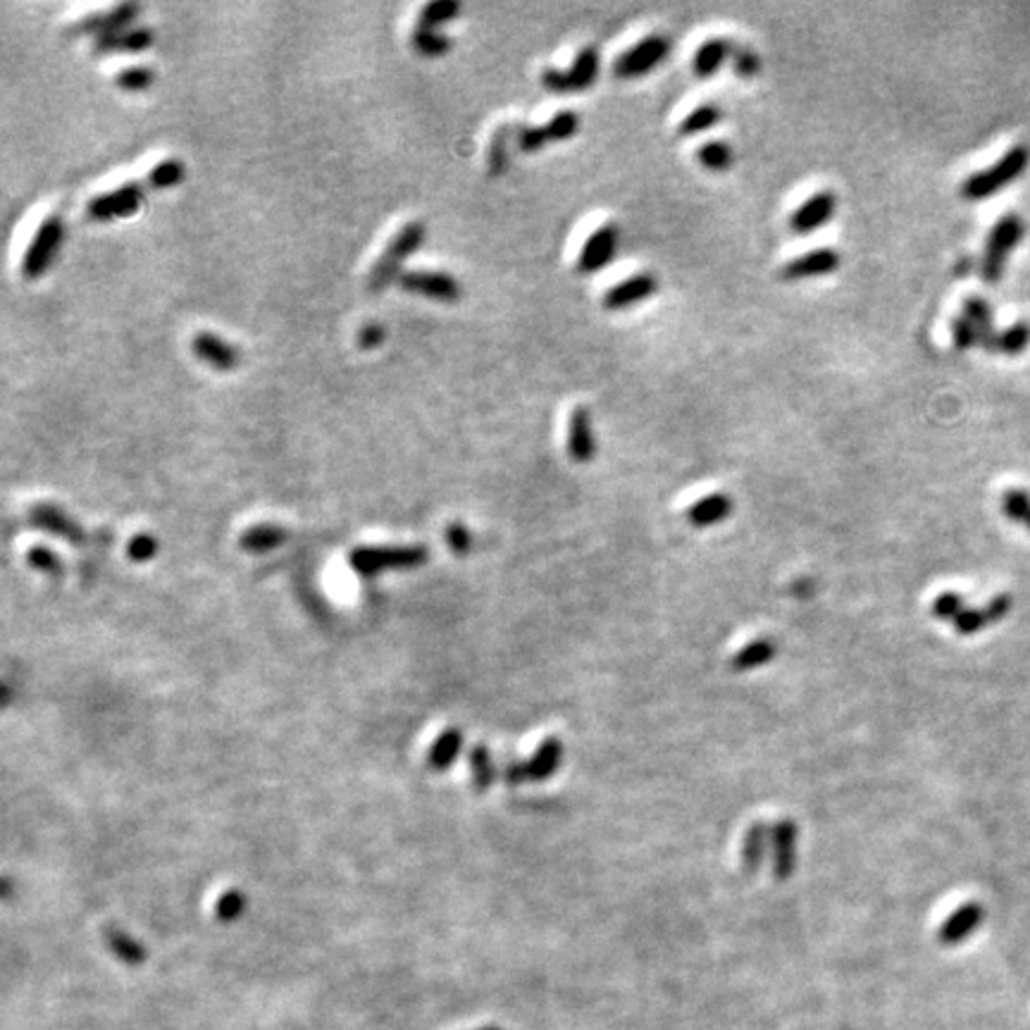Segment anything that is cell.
I'll use <instances>...</instances> for the list:
<instances>
[{
	"mask_svg": "<svg viewBox=\"0 0 1030 1030\" xmlns=\"http://www.w3.org/2000/svg\"><path fill=\"white\" fill-rule=\"evenodd\" d=\"M1030 163V151L1026 146H1014L1009 148L1007 153L1002 155L992 167H985V170L976 172L961 184V196L966 201H983V198H990L1000 194L1004 186L1014 184Z\"/></svg>",
	"mask_w": 1030,
	"mask_h": 1030,
	"instance_id": "1",
	"label": "cell"
},
{
	"mask_svg": "<svg viewBox=\"0 0 1030 1030\" xmlns=\"http://www.w3.org/2000/svg\"><path fill=\"white\" fill-rule=\"evenodd\" d=\"M425 239V225L423 222H406L399 232L389 239V244L384 246L382 256L375 260L368 272V289L370 291H382L387 289L389 282H399L403 275L401 268L406 263V258L415 253V248L423 244Z\"/></svg>",
	"mask_w": 1030,
	"mask_h": 1030,
	"instance_id": "2",
	"label": "cell"
},
{
	"mask_svg": "<svg viewBox=\"0 0 1030 1030\" xmlns=\"http://www.w3.org/2000/svg\"><path fill=\"white\" fill-rule=\"evenodd\" d=\"M430 549L427 546L408 544V546H356L349 554V566L358 575L372 577L389 568H415L423 566L427 561Z\"/></svg>",
	"mask_w": 1030,
	"mask_h": 1030,
	"instance_id": "3",
	"label": "cell"
},
{
	"mask_svg": "<svg viewBox=\"0 0 1030 1030\" xmlns=\"http://www.w3.org/2000/svg\"><path fill=\"white\" fill-rule=\"evenodd\" d=\"M1023 234H1026V225H1023V220L1016 213H1009L1004 215L1002 220H997V225L990 229L988 244H985L983 253V263H980V275H983L985 282H1000L1009 253L1019 246Z\"/></svg>",
	"mask_w": 1030,
	"mask_h": 1030,
	"instance_id": "4",
	"label": "cell"
},
{
	"mask_svg": "<svg viewBox=\"0 0 1030 1030\" xmlns=\"http://www.w3.org/2000/svg\"><path fill=\"white\" fill-rule=\"evenodd\" d=\"M62 241V217L60 215H48L43 217L39 229L31 237L27 251H24L20 272L24 279H36L46 272L48 265L58 251Z\"/></svg>",
	"mask_w": 1030,
	"mask_h": 1030,
	"instance_id": "5",
	"label": "cell"
},
{
	"mask_svg": "<svg viewBox=\"0 0 1030 1030\" xmlns=\"http://www.w3.org/2000/svg\"><path fill=\"white\" fill-rule=\"evenodd\" d=\"M670 53V41L668 36L663 34H649L644 36L642 41H637L635 46H630L628 51H623L613 62V72L620 79H635L642 77L659 67L663 60L668 58Z\"/></svg>",
	"mask_w": 1030,
	"mask_h": 1030,
	"instance_id": "6",
	"label": "cell"
},
{
	"mask_svg": "<svg viewBox=\"0 0 1030 1030\" xmlns=\"http://www.w3.org/2000/svg\"><path fill=\"white\" fill-rule=\"evenodd\" d=\"M151 189L148 179H134V182H124L117 186V189L105 191V194L93 196L86 206V213H89L91 220H113V217H127L136 213L141 198H144V191Z\"/></svg>",
	"mask_w": 1030,
	"mask_h": 1030,
	"instance_id": "7",
	"label": "cell"
},
{
	"mask_svg": "<svg viewBox=\"0 0 1030 1030\" xmlns=\"http://www.w3.org/2000/svg\"><path fill=\"white\" fill-rule=\"evenodd\" d=\"M399 287L432 301H456L461 296V284L449 272L439 270H406L399 277Z\"/></svg>",
	"mask_w": 1030,
	"mask_h": 1030,
	"instance_id": "8",
	"label": "cell"
},
{
	"mask_svg": "<svg viewBox=\"0 0 1030 1030\" xmlns=\"http://www.w3.org/2000/svg\"><path fill=\"white\" fill-rule=\"evenodd\" d=\"M620 232L616 222H606L601 225L597 232H592L582 246L580 256H577V270L585 272V275H594V272L604 270L613 258H616L618 251Z\"/></svg>",
	"mask_w": 1030,
	"mask_h": 1030,
	"instance_id": "9",
	"label": "cell"
},
{
	"mask_svg": "<svg viewBox=\"0 0 1030 1030\" xmlns=\"http://www.w3.org/2000/svg\"><path fill=\"white\" fill-rule=\"evenodd\" d=\"M139 12V3H120L115 5V8L91 12V15L82 17V20L72 24L70 31H77V34H93L98 39V36H108L115 34V31L129 29L136 17H139Z\"/></svg>",
	"mask_w": 1030,
	"mask_h": 1030,
	"instance_id": "10",
	"label": "cell"
},
{
	"mask_svg": "<svg viewBox=\"0 0 1030 1030\" xmlns=\"http://www.w3.org/2000/svg\"><path fill=\"white\" fill-rule=\"evenodd\" d=\"M837 198L830 189H823L814 194L811 198L799 206L790 215V227L794 234H811L816 232L818 227H823L825 222H830V217L835 215Z\"/></svg>",
	"mask_w": 1030,
	"mask_h": 1030,
	"instance_id": "11",
	"label": "cell"
},
{
	"mask_svg": "<svg viewBox=\"0 0 1030 1030\" xmlns=\"http://www.w3.org/2000/svg\"><path fill=\"white\" fill-rule=\"evenodd\" d=\"M29 520L39 530L51 532V535L65 539L70 544H84L86 539L82 525L74 523L70 515L55 504H34L29 511Z\"/></svg>",
	"mask_w": 1030,
	"mask_h": 1030,
	"instance_id": "12",
	"label": "cell"
},
{
	"mask_svg": "<svg viewBox=\"0 0 1030 1030\" xmlns=\"http://www.w3.org/2000/svg\"><path fill=\"white\" fill-rule=\"evenodd\" d=\"M771 847L775 880L785 883L794 873V868H797V825H794L792 818H783V821L775 825L771 835Z\"/></svg>",
	"mask_w": 1030,
	"mask_h": 1030,
	"instance_id": "13",
	"label": "cell"
},
{
	"mask_svg": "<svg viewBox=\"0 0 1030 1030\" xmlns=\"http://www.w3.org/2000/svg\"><path fill=\"white\" fill-rule=\"evenodd\" d=\"M568 454L577 463H589L597 456V439H594L592 415L585 406H577L568 418Z\"/></svg>",
	"mask_w": 1030,
	"mask_h": 1030,
	"instance_id": "14",
	"label": "cell"
},
{
	"mask_svg": "<svg viewBox=\"0 0 1030 1030\" xmlns=\"http://www.w3.org/2000/svg\"><path fill=\"white\" fill-rule=\"evenodd\" d=\"M840 263H842V256L835 251V248H830V246L814 248V251L790 260V263L783 268V277L792 279L794 282V279L833 275V272L840 268Z\"/></svg>",
	"mask_w": 1030,
	"mask_h": 1030,
	"instance_id": "15",
	"label": "cell"
},
{
	"mask_svg": "<svg viewBox=\"0 0 1030 1030\" xmlns=\"http://www.w3.org/2000/svg\"><path fill=\"white\" fill-rule=\"evenodd\" d=\"M656 289H659V282H656L654 275H647V272H642V275H632L628 279H623V282H618L616 287H611L604 294V308L608 310H625L630 306H635V303L649 299V296L656 294Z\"/></svg>",
	"mask_w": 1030,
	"mask_h": 1030,
	"instance_id": "16",
	"label": "cell"
},
{
	"mask_svg": "<svg viewBox=\"0 0 1030 1030\" xmlns=\"http://www.w3.org/2000/svg\"><path fill=\"white\" fill-rule=\"evenodd\" d=\"M985 909L980 907L978 902H969L964 907H959L952 916H947V921L940 926L938 940L945 947L961 945L964 940H969L976 930L983 926Z\"/></svg>",
	"mask_w": 1030,
	"mask_h": 1030,
	"instance_id": "17",
	"label": "cell"
},
{
	"mask_svg": "<svg viewBox=\"0 0 1030 1030\" xmlns=\"http://www.w3.org/2000/svg\"><path fill=\"white\" fill-rule=\"evenodd\" d=\"M191 349L203 363L215 370H234L239 365V351L215 332H198L191 339Z\"/></svg>",
	"mask_w": 1030,
	"mask_h": 1030,
	"instance_id": "18",
	"label": "cell"
},
{
	"mask_svg": "<svg viewBox=\"0 0 1030 1030\" xmlns=\"http://www.w3.org/2000/svg\"><path fill=\"white\" fill-rule=\"evenodd\" d=\"M964 318L971 320V325L976 327L978 341L988 353L1000 351V337L1002 332H997L995 327V315H992L990 303L980 296H969L964 301Z\"/></svg>",
	"mask_w": 1030,
	"mask_h": 1030,
	"instance_id": "19",
	"label": "cell"
},
{
	"mask_svg": "<svg viewBox=\"0 0 1030 1030\" xmlns=\"http://www.w3.org/2000/svg\"><path fill=\"white\" fill-rule=\"evenodd\" d=\"M153 43V29L144 27V24H134V27L115 31V34L98 36L93 39V51L96 53H113V51H124V53H139L146 51Z\"/></svg>",
	"mask_w": 1030,
	"mask_h": 1030,
	"instance_id": "20",
	"label": "cell"
},
{
	"mask_svg": "<svg viewBox=\"0 0 1030 1030\" xmlns=\"http://www.w3.org/2000/svg\"><path fill=\"white\" fill-rule=\"evenodd\" d=\"M732 48H735V43L725 36H713V39L701 43L692 60L694 74L701 79L716 74L725 65V60L732 58Z\"/></svg>",
	"mask_w": 1030,
	"mask_h": 1030,
	"instance_id": "21",
	"label": "cell"
},
{
	"mask_svg": "<svg viewBox=\"0 0 1030 1030\" xmlns=\"http://www.w3.org/2000/svg\"><path fill=\"white\" fill-rule=\"evenodd\" d=\"M563 761V744L558 737H546V740L539 744L535 754L527 759V778L532 783H544L546 778H551L558 768H561Z\"/></svg>",
	"mask_w": 1030,
	"mask_h": 1030,
	"instance_id": "22",
	"label": "cell"
},
{
	"mask_svg": "<svg viewBox=\"0 0 1030 1030\" xmlns=\"http://www.w3.org/2000/svg\"><path fill=\"white\" fill-rule=\"evenodd\" d=\"M771 835H773V830L763 823H754L752 828L747 830V835H744L742 868L749 873V876H754V873L763 866V861H766L768 845H771Z\"/></svg>",
	"mask_w": 1030,
	"mask_h": 1030,
	"instance_id": "23",
	"label": "cell"
},
{
	"mask_svg": "<svg viewBox=\"0 0 1030 1030\" xmlns=\"http://www.w3.org/2000/svg\"><path fill=\"white\" fill-rule=\"evenodd\" d=\"M732 513V499L728 494H711L699 499L690 511H687V520L694 527H713L723 523L725 518Z\"/></svg>",
	"mask_w": 1030,
	"mask_h": 1030,
	"instance_id": "24",
	"label": "cell"
},
{
	"mask_svg": "<svg viewBox=\"0 0 1030 1030\" xmlns=\"http://www.w3.org/2000/svg\"><path fill=\"white\" fill-rule=\"evenodd\" d=\"M287 537L289 532L284 530V527L272 523H258L241 532L239 544L241 549L253 551V554H263V551H272L277 549V546H282L287 542Z\"/></svg>",
	"mask_w": 1030,
	"mask_h": 1030,
	"instance_id": "25",
	"label": "cell"
},
{
	"mask_svg": "<svg viewBox=\"0 0 1030 1030\" xmlns=\"http://www.w3.org/2000/svg\"><path fill=\"white\" fill-rule=\"evenodd\" d=\"M601 58L599 51L594 46H585L580 53L575 55L573 65H570L568 72V84L570 91H585L589 86H594L599 77Z\"/></svg>",
	"mask_w": 1030,
	"mask_h": 1030,
	"instance_id": "26",
	"label": "cell"
},
{
	"mask_svg": "<svg viewBox=\"0 0 1030 1030\" xmlns=\"http://www.w3.org/2000/svg\"><path fill=\"white\" fill-rule=\"evenodd\" d=\"M461 749H463V732L458 728L444 730L442 735L434 740L430 754H427V763H430L432 771H446V768H451V763L458 759Z\"/></svg>",
	"mask_w": 1030,
	"mask_h": 1030,
	"instance_id": "27",
	"label": "cell"
},
{
	"mask_svg": "<svg viewBox=\"0 0 1030 1030\" xmlns=\"http://www.w3.org/2000/svg\"><path fill=\"white\" fill-rule=\"evenodd\" d=\"M105 942H108L110 952L115 954L117 959L124 961L129 966H139L146 961V947L141 945L139 940H134L132 935H127L120 928H108L105 930Z\"/></svg>",
	"mask_w": 1030,
	"mask_h": 1030,
	"instance_id": "28",
	"label": "cell"
},
{
	"mask_svg": "<svg viewBox=\"0 0 1030 1030\" xmlns=\"http://www.w3.org/2000/svg\"><path fill=\"white\" fill-rule=\"evenodd\" d=\"M775 654H778V647H775L773 639H756V642L747 644V647L732 656V668L740 670V673L742 670L761 668L766 666V663H771L775 659Z\"/></svg>",
	"mask_w": 1030,
	"mask_h": 1030,
	"instance_id": "29",
	"label": "cell"
},
{
	"mask_svg": "<svg viewBox=\"0 0 1030 1030\" xmlns=\"http://www.w3.org/2000/svg\"><path fill=\"white\" fill-rule=\"evenodd\" d=\"M458 12H461V3H458V0H430V3L420 8L415 27L439 29L444 22L454 20Z\"/></svg>",
	"mask_w": 1030,
	"mask_h": 1030,
	"instance_id": "30",
	"label": "cell"
},
{
	"mask_svg": "<svg viewBox=\"0 0 1030 1030\" xmlns=\"http://www.w3.org/2000/svg\"><path fill=\"white\" fill-rule=\"evenodd\" d=\"M470 773H473V783L477 792H487L489 787L494 785L496 768L492 754H489L485 744H475L473 752H470Z\"/></svg>",
	"mask_w": 1030,
	"mask_h": 1030,
	"instance_id": "31",
	"label": "cell"
},
{
	"mask_svg": "<svg viewBox=\"0 0 1030 1030\" xmlns=\"http://www.w3.org/2000/svg\"><path fill=\"white\" fill-rule=\"evenodd\" d=\"M721 117H723V113H721V108H718V105H713V103L697 105V108H694L692 113L680 122V134L682 136H694V134L706 132V129L716 127V124L721 122Z\"/></svg>",
	"mask_w": 1030,
	"mask_h": 1030,
	"instance_id": "32",
	"label": "cell"
},
{
	"mask_svg": "<svg viewBox=\"0 0 1030 1030\" xmlns=\"http://www.w3.org/2000/svg\"><path fill=\"white\" fill-rule=\"evenodd\" d=\"M411 43L418 53L423 55H444L451 48V39L439 29L413 27Z\"/></svg>",
	"mask_w": 1030,
	"mask_h": 1030,
	"instance_id": "33",
	"label": "cell"
},
{
	"mask_svg": "<svg viewBox=\"0 0 1030 1030\" xmlns=\"http://www.w3.org/2000/svg\"><path fill=\"white\" fill-rule=\"evenodd\" d=\"M697 158H699V163L704 167H709V170L723 172L732 165V158H735V155H732V146L728 144V141H706V144L699 146Z\"/></svg>",
	"mask_w": 1030,
	"mask_h": 1030,
	"instance_id": "34",
	"label": "cell"
},
{
	"mask_svg": "<svg viewBox=\"0 0 1030 1030\" xmlns=\"http://www.w3.org/2000/svg\"><path fill=\"white\" fill-rule=\"evenodd\" d=\"M148 184H151V189H167V186H175L184 179V165L182 160L177 158H165L160 160L158 165H153L151 170H148Z\"/></svg>",
	"mask_w": 1030,
	"mask_h": 1030,
	"instance_id": "35",
	"label": "cell"
},
{
	"mask_svg": "<svg viewBox=\"0 0 1030 1030\" xmlns=\"http://www.w3.org/2000/svg\"><path fill=\"white\" fill-rule=\"evenodd\" d=\"M1002 513L1011 523L1026 525L1030 518V492L1026 489H1007L1002 496Z\"/></svg>",
	"mask_w": 1030,
	"mask_h": 1030,
	"instance_id": "36",
	"label": "cell"
},
{
	"mask_svg": "<svg viewBox=\"0 0 1030 1030\" xmlns=\"http://www.w3.org/2000/svg\"><path fill=\"white\" fill-rule=\"evenodd\" d=\"M577 129H580V115L575 110H561V113H556L544 124L549 141H566L577 134Z\"/></svg>",
	"mask_w": 1030,
	"mask_h": 1030,
	"instance_id": "37",
	"label": "cell"
},
{
	"mask_svg": "<svg viewBox=\"0 0 1030 1030\" xmlns=\"http://www.w3.org/2000/svg\"><path fill=\"white\" fill-rule=\"evenodd\" d=\"M511 124H501L499 129H494L492 134V141H489V153H487V165H489V172L492 175H501V172L506 170V141H508V132H511Z\"/></svg>",
	"mask_w": 1030,
	"mask_h": 1030,
	"instance_id": "38",
	"label": "cell"
},
{
	"mask_svg": "<svg viewBox=\"0 0 1030 1030\" xmlns=\"http://www.w3.org/2000/svg\"><path fill=\"white\" fill-rule=\"evenodd\" d=\"M732 70L737 72V77L742 79H752L756 72L761 70V60H759V53L754 51L752 46H747V43H735V48H732Z\"/></svg>",
	"mask_w": 1030,
	"mask_h": 1030,
	"instance_id": "39",
	"label": "cell"
},
{
	"mask_svg": "<svg viewBox=\"0 0 1030 1030\" xmlns=\"http://www.w3.org/2000/svg\"><path fill=\"white\" fill-rule=\"evenodd\" d=\"M1030 346V325L1028 322H1016L1009 330L1002 332L1000 337V351L1007 353V356H1019Z\"/></svg>",
	"mask_w": 1030,
	"mask_h": 1030,
	"instance_id": "40",
	"label": "cell"
},
{
	"mask_svg": "<svg viewBox=\"0 0 1030 1030\" xmlns=\"http://www.w3.org/2000/svg\"><path fill=\"white\" fill-rule=\"evenodd\" d=\"M151 82H153V72L144 65L122 67V70L115 74V84L124 91H144L146 86H151Z\"/></svg>",
	"mask_w": 1030,
	"mask_h": 1030,
	"instance_id": "41",
	"label": "cell"
},
{
	"mask_svg": "<svg viewBox=\"0 0 1030 1030\" xmlns=\"http://www.w3.org/2000/svg\"><path fill=\"white\" fill-rule=\"evenodd\" d=\"M244 909H246V897H244V892H239V890H227L215 904V914L222 923L237 921V918L244 914Z\"/></svg>",
	"mask_w": 1030,
	"mask_h": 1030,
	"instance_id": "42",
	"label": "cell"
},
{
	"mask_svg": "<svg viewBox=\"0 0 1030 1030\" xmlns=\"http://www.w3.org/2000/svg\"><path fill=\"white\" fill-rule=\"evenodd\" d=\"M964 597H959L957 592H945L940 594L938 599L933 601V616L938 620H947V623H954L959 618V613L964 611Z\"/></svg>",
	"mask_w": 1030,
	"mask_h": 1030,
	"instance_id": "43",
	"label": "cell"
},
{
	"mask_svg": "<svg viewBox=\"0 0 1030 1030\" xmlns=\"http://www.w3.org/2000/svg\"><path fill=\"white\" fill-rule=\"evenodd\" d=\"M952 625H954V630L959 632V635L969 637V635H978V632L983 630L985 625H988V618H985V611H983V608H971V606H966L964 611L959 613V618L954 620Z\"/></svg>",
	"mask_w": 1030,
	"mask_h": 1030,
	"instance_id": "44",
	"label": "cell"
},
{
	"mask_svg": "<svg viewBox=\"0 0 1030 1030\" xmlns=\"http://www.w3.org/2000/svg\"><path fill=\"white\" fill-rule=\"evenodd\" d=\"M27 561H29V566H34L36 570H43V573H48V575H60V570H62L60 558L55 556L48 546H41V544L31 546L29 554H27Z\"/></svg>",
	"mask_w": 1030,
	"mask_h": 1030,
	"instance_id": "45",
	"label": "cell"
},
{
	"mask_svg": "<svg viewBox=\"0 0 1030 1030\" xmlns=\"http://www.w3.org/2000/svg\"><path fill=\"white\" fill-rule=\"evenodd\" d=\"M952 339H954V346H957L959 351H969V349H973V346L980 344L976 327H973L971 320L964 318V315H959V318L952 320Z\"/></svg>",
	"mask_w": 1030,
	"mask_h": 1030,
	"instance_id": "46",
	"label": "cell"
},
{
	"mask_svg": "<svg viewBox=\"0 0 1030 1030\" xmlns=\"http://www.w3.org/2000/svg\"><path fill=\"white\" fill-rule=\"evenodd\" d=\"M155 551H158V542H155V537L148 535V532H141V535L132 537L127 544V556L136 563L151 561Z\"/></svg>",
	"mask_w": 1030,
	"mask_h": 1030,
	"instance_id": "47",
	"label": "cell"
},
{
	"mask_svg": "<svg viewBox=\"0 0 1030 1030\" xmlns=\"http://www.w3.org/2000/svg\"><path fill=\"white\" fill-rule=\"evenodd\" d=\"M549 144L544 127H518V148L525 153H535Z\"/></svg>",
	"mask_w": 1030,
	"mask_h": 1030,
	"instance_id": "48",
	"label": "cell"
},
{
	"mask_svg": "<svg viewBox=\"0 0 1030 1030\" xmlns=\"http://www.w3.org/2000/svg\"><path fill=\"white\" fill-rule=\"evenodd\" d=\"M446 544L451 546L454 554H468L470 546H473V535L463 523H451L446 527Z\"/></svg>",
	"mask_w": 1030,
	"mask_h": 1030,
	"instance_id": "49",
	"label": "cell"
},
{
	"mask_svg": "<svg viewBox=\"0 0 1030 1030\" xmlns=\"http://www.w3.org/2000/svg\"><path fill=\"white\" fill-rule=\"evenodd\" d=\"M382 341H384V327L380 325V322H365L361 330L356 332V344H358V349H363V351L377 349Z\"/></svg>",
	"mask_w": 1030,
	"mask_h": 1030,
	"instance_id": "50",
	"label": "cell"
},
{
	"mask_svg": "<svg viewBox=\"0 0 1030 1030\" xmlns=\"http://www.w3.org/2000/svg\"><path fill=\"white\" fill-rule=\"evenodd\" d=\"M983 611H985V618H988V625L1000 623V620L1009 616L1011 597L1009 594H997V597H992L988 604L983 606Z\"/></svg>",
	"mask_w": 1030,
	"mask_h": 1030,
	"instance_id": "51",
	"label": "cell"
},
{
	"mask_svg": "<svg viewBox=\"0 0 1030 1030\" xmlns=\"http://www.w3.org/2000/svg\"><path fill=\"white\" fill-rule=\"evenodd\" d=\"M542 84H544V89H549V91H554V93H568L570 91L568 72L556 70V67H546V70L542 72Z\"/></svg>",
	"mask_w": 1030,
	"mask_h": 1030,
	"instance_id": "52",
	"label": "cell"
},
{
	"mask_svg": "<svg viewBox=\"0 0 1030 1030\" xmlns=\"http://www.w3.org/2000/svg\"><path fill=\"white\" fill-rule=\"evenodd\" d=\"M504 780H506V785H511V787H518V785L527 783V780H530V778H527V761H511V763H508V766L504 768Z\"/></svg>",
	"mask_w": 1030,
	"mask_h": 1030,
	"instance_id": "53",
	"label": "cell"
},
{
	"mask_svg": "<svg viewBox=\"0 0 1030 1030\" xmlns=\"http://www.w3.org/2000/svg\"><path fill=\"white\" fill-rule=\"evenodd\" d=\"M477 1030H501V1028H496V1026H485V1028H477Z\"/></svg>",
	"mask_w": 1030,
	"mask_h": 1030,
	"instance_id": "54",
	"label": "cell"
},
{
	"mask_svg": "<svg viewBox=\"0 0 1030 1030\" xmlns=\"http://www.w3.org/2000/svg\"><path fill=\"white\" fill-rule=\"evenodd\" d=\"M1026 527H1028V532H1030V518H1028V523H1026Z\"/></svg>",
	"mask_w": 1030,
	"mask_h": 1030,
	"instance_id": "55",
	"label": "cell"
}]
</instances>
